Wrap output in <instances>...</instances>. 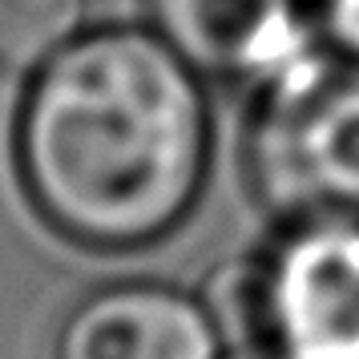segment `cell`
Segmentation results:
<instances>
[{"label":"cell","mask_w":359,"mask_h":359,"mask_svg":"<svg viewBox=\"0 0 359 359\" xmlns=\"http://www.w3.org/2000/svg\"><path fill=\"white\" fill-rule=\"evenodd\" d=\"M13 170L65 246L154 250L190 226L210 186V81L146 20L89 25L20 89Z\"/></svg>","instance_id":"obj_1"},{"label":"cell","mask_w":359,"mask_h":359,"mask_svg":"<svg viewBox=\"0 0 359 359\" xmlns=\"http://www.w3.org/2000/svg\"><path fill=\"white\" fill-rule=\"evenodd\" d=\"M234 351L278 359H359V214L275 226L198 287Z\"/></svg>","instance_id":"obj_2"},{"label":"cell","mask_w":359,"mask_h":359,"mask_svg":"<svg viewBox=\"0 0 359 359\" xmlns=\"http://www.w3.org/2000/svg\"><path fill=\"white\" fill-rule=\"evenodd\" d=\"M238 162L275 226L359 214V61L319 45L250 89Z\"/></svg>","instance_id":"obj_3"},{"label":"cell","mask_w":359,"mask_h":359,"mask_svg":"<svg viewBox=\"0 0 359 359\" xmlns=\"http://www.w3.org/2000/svg\"><path fill=\"white\" fill-rule=\"evenodd\" d=\"M142 13L206 81L246 93L323 45L311 0H142Z\"/></svg>","instance_id":"obj_4"},{"label":"cell","mask_w":359,"mask_h":359,"mask_svg":"<svg viewBox=\"0 0 359 359\" xmlns=\"http://www.w3.org/2000/svg\"><path fill=\"white\" fill-rule=\"evenodd\" d=\"M49 359H226V343L198 291L121 278L61 311Z\"/></svg>","instance_id":"obj_5"},{"label":"cell","mask_w":359,"mask_h":359,"mask_svg":"<svg viewBox=\"0 0 359 359\" xmlns=\"http://www.w3.org/2000/svg\"><path fill=\"white\" fill-rule=\"evenodd\" d=\"M93 25V0H0V77L29 81Z\"/></svg>","instance_id":"obj_6"},{"label":"cell","mask_w":359,"mask_h":359,"mask_svg":"<svg viewBox=\"0 0 359 359\" xmlns=\"http://www.w3.org/2000/svg\"><path fill=\"white\" fill-rule=\"evenodd\" d=\"M311 17L327 49L359 61V0H311Z\"/></svg>","instance_id":"obj_7"},{"label":"cell","mask_w":359,"mask_h":359,"mask_svg":"<svg viewBox=\"0 0 359 359\" xmlns=\"http://www.w3.org/2000/svg\"><path fill=\"white\" fill-rule=\"evenodd\" d=\"M226 359H278V355H271V351H234Z\"/></svg>","instance_id":"obj_8"}]
</instances>
